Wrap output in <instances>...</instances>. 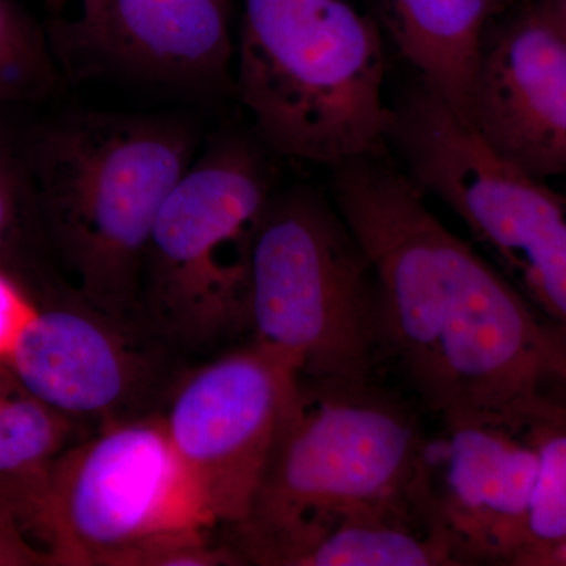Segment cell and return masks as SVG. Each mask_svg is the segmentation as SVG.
I'll use <instances>...</instances> for the list:
<instances>
[{
	"mask_svg": "<svg viewBox=\"0 0 566 566\" xmlns=\"http://www.w3.org/2000/svg\"><path fill=\"white\" fill-rule=\"evenodd\" d=\"M331 170V199L374 271L379 363L444 428L566 423V344L490 256L389 151Z\"/></svg>",
	"mask_w": 566,
	"mask_h": 566,
	"instance_id": "6da1fadb",
	"label": "cell"
},
{
	"mask_svg": "<svg viewBox=\"0 0 566 566\" xmlns=\"http://www.w3.org/2000/svg\"><path fill=\"white\" fill-rule=\"evenodd\" d=\"M428 453L415 415L374 382L301 381L251 509L232 527V546L244 564L296 566L344 523L431 528Z\"/></svg>",
	"mask_w": 566,
	"mask_h": 566,
	"instance_id": "7a4b0ae2",
	"label": "cell"
},
{
	"mask_svg": "<svg viewBox=\"0 0 566 566\" xmlns=\"http://www.w3.org/2000/svg\"><path fill=\"white\" fill-rule=\"evenodd\" d=\"M197 144L188 122L99 111L74 112L36 137L28 180L74 300L139 324L153 226Z\"/></svg>",
	"mask_w": 566,
	"mask_h": 566,
	"instance_id": "3957f363",
	"label": "cell"
},
{
	"mask_svg": "<svg viewBox=\"0 0 566 566\" xmlns=\"http://www.w3.org/2000/svg\"><path fill=\"white\" fill-rule=\"evenodd\" d=\"M233 62L268 150L329 169L389 151L385 32L353 0H243Z\"/></svg>",
	"mask_w": 566,
	"mask_h": 566,
	"instance_id": "277c9868",
	"label": "cell"
},
{
	"mask_svg": "<svg viewBox=\"0 0 566 566\" xmlns=\"http://www.w3.org/2000/svg\"><path fill=\"white\" fill-rule=\"evenodd\" d=\"M51 565H241L159 412L104 424L63 450L29 512Z\"/></svg>",
	"mask_w": 566,
	"mask_h": 566,
	"instance_id": "5b68a950",
	"label": "cell"
},
{
	"mask_svg": "<svg viewBox=\"0 0 566 566\" xmlns=\"http://www.w3.org/2000/svg\"><path fill=\"white\" fill-rule=\"evenodd\" d=\"M275 192L260 147L216 142L175 185L142 264L137 323L174 354L211 352L248 334L256 229Z\"/></svg>",
	"mask_w": 566,
	"mask_h": 566,
	"instance_id": "8992f818",
	"label": "cell"
},
{
	"mask_svg": "<svg viewBox=\"0 0 566 566\" xmlns=\"http://www.w3.org/2000/svg\"><path fill=\"white\" fill-rule=\"evenodd\" d=\"M248 334L301 381L374 382V271L331 196L293 186L271 197L253 240Z\"/></svg>",
	"mask_w": 566,
	"mask_h": 566,
	"instance_id": "52a82bcc",
	"label": "cell"
},
{
	"mask_svg": "<svg viewBox=\"0 0 566 566\" xmlns=\"http://www.w3.org/2000/svg\"><path fill=\"white\" fill-rule=\"evenodd\" d=\"M387 144L566 344L565 193L495 155L419 81L392 103Z\"/></svg>",
	"mask_w": 566,
	"mask_h": 566,
	"instance_id": "ba28073f",
	"label": "cell"
},
{
	"mask_svg": "<svg viewBox=\"0 0 566 566\" xmlns=\"http://www.w3.org/2000/svg\"><path fill=\"white\" fill-rule=\"evenodd\" d=\"M300 385L285 357L251 340L170 387L159 416L219 524L248 515Z\"/></svg>",
	"mask_w": 566,
	"mask_h": 566,
	"instance_id": "9c48e42d",
	"label": "cell"
},
{
	"mask_svg": "<svg viewBox=\"0 0 566 566\" xmlns=\"http://www.w3.org/2000/svg\"><path fill=\"white\" fill-rule=\"evenodd\" d=\"M174 356L139 324L115 322L73 300L36 312L7 367L59 415L104 427L151 415L147 408L169 385L166 364Z\"/></svg>",
	"mask_w": 566,
	"mask_h": 566,
	"instance_id": "30bf717a",
	"label": "cell"
},
{
	"mask_svg": "<svg viewBox=\"0 0 566 566\" xmlns=\"http://www.w3.org/2000/svg\"><path fill=\"white\" fill-rule=\"evenodd\" d=\"M469 125L523 172L566 177V33L535 0L491 22Z\"/></svg>",
	"mask_w": 566,
	"mask_h": 566,
	"instance_id": "8fae6325",
	"label": "cell"
},
{
	"mask_svg": "<svg viewBox=\"0 0 566 566\" xmlns=\"http://www.w3.org/2000/svg\"><path fill=\"white\" fill-rule=\"evenodd\" d=\"M59 43L85 74L214 87L234 59L232 10L230 0H81Z\"/></svg>",
	"mask_w": 566,
	"mask_h": 566,
	"instance_id": "7c38bea8",
	"label": "cell"
},
{
	"mask_svg": "<svg viewBox=\"0 0 566 566\" xmlns=\"http://www.w3.org/2000/svg\"><path fill=\"white\" fill-rule=\"evenodd\" d=\"M536 469L526 433L502 424L444 428L430 444L427 520L458 565H516L526 553Z\"/></svg>",
	"mask_w": 566,
	"mask_h": 566,
	"instance_id": "4fadbf2b",
	"label": "cell"
},
{
	"mask_svg": "<svg viewBox=\"0 0 566 566\" xmlns=\"http://www.w3.org/2000/svg\"><path fill=\"white\" fill-rule=\"evenodd\" d=\"M379 25L416 80L469 123L480 51L515 0H375Z\"/></svg>",
	"mask_w": 566,
	"mask_h": 566,
	"instance_id": "5bb4252c",
	"label": "cell"
},
{
	"mask_svg": "<svg viewBox=\"0 0 566 566\" xmlns=\"http://www.w3.org/2000/svg\"><path fill=\"white\" fill-rule=\"evenodd\" d=\"M71 422L24 389L0 394V485L13 486L21 515L29 516L51 465L65 450Z\"/></svg>",
	"mask_w": 566,
	"mask_h": 566,
	"instance_id": "9a60e30c",
	"label": "cell"
},
{
	"mask_svg": "<svg viewBox=\"0 0 566 566\" xmlns=\"http://www.w3.org/2000/svg\"><path fill=\"white\" fill-rule=\"evenodd\" d=\"M449 543L427 527L386 521H354L331 528L296 566H452Z\"/></svg>",
	"mask_w": 566,
	"mask_h": 566,
	"instance_id": "2e32d148",
	"label": "cell"
},
{
	"mask_svg": "<svg viewBox=\"0 0 566 566\" xmlns=\"http://www.w3.org/2000/svg\"><path fill=\"white\" fill-rule=\"evenodd\" d=\"M538 469L528 509L527 549L516 566L528 557L566 539V423H543L528 428Z\"/></svg>",
	"mask_w": 566,
	"mask_h": 566,
	"instance_id": "e0dca14e",
	"label": "cell"
},
{
	"mask_svg": "<svg viewBox=\"0 0 566 566\" xmlns=\"http://www.w3.org/2000/svg\"><path fill=\"white\" fill-rule=\"evenodd\" d=\"M55 71L46 41L11 0H0V103L50 91Z\"/></svg>",
	"mask_w": 566,
	"mask_h": 566,
	"instance_id": "ac0fdd59",
	"label": "cell"
},
{
	"mask_svg": "<svg viewBox=\"0 0 566 566\" xmlns=\"http://www.w3.org/2000/svg\"><path fill=\"white\" fill-rule=\"evenodd\" d=\"M40 308L0 266V365H9L22 331Z\"/></svg>",
	"mask_w": 566,
	"mask_h": 566,
	"instance_id": "d6986e66",
	"label": "cell"
},
{
	"mask_svg": "<svg viewBox=\"0 0 566 566\" xmlns=\"http://www.w3.org/2000/svg\"><path fill=\"white\" fill-rule=\"evenodd\" d=\"M22 178L17 164L0 145V253L13 238L20 219Z\"/></svg>",
	"mask_w": 566,
	"mask_h": 566,
	"instance_id": "ffe728a7",
	"label": "cell"
},
{
	"mask_svg": "<svg viewBox=\"0 0 566 566\" xmlns=\"http://www.w3.org/2000/svg\"><path fill=\"white\" fill-rule=\"evenodd\" d=\"M51 564L48 554L29 546L10 524L0 521V566Z\"/></svg>",
	"mask_w": 566,
	"mask_h": 566,
	"instance_id": "44dd1931",
	"label": "cell"
},
{
	"mask_svg": "<svg viewBox=\"0 0 566 566\" xmlns=\"http://www.w3.org/2000/svg\"><path fill=\"white\" fill-rule=\"evenodd\" d=\"M523 566H566V539L528 557Z\"/></svg>",
	"mask_w": 566,
	"mask_h": 566,
	"instance_id": "7402d4cb",
	"label": "cell"
},
{
	"mask_svg": "<svg viewBox=\"0 0 566 566\" xmlns=\"http://www.w3.org/2000/svg\"><path fill=\"white\" fill-rule=\"evenodd\" d=\"M535 2L566 33V0H535Z\"/></svg>",
	"mask_w": 566,
	"mask_h": 566,
	"instance_id": "603a6c76",
	"label": "cell"
},
{
	"mask_svg": "<svg viewBox=\"0 0 566 566\" xmlns=\"http://www.w3.org/2000/svg\"><path fill=\"white\" fill-rule=\"evenodd\" d=\"M70 0H50L51 6H54L55 9H61V7L66 6Z\"/></svg>",
	"mask_w": 566,
	"mask_h": 566,
	"instance_id": "cb8c5ba5",
	"label": "cell"
},
{
	"mask_svg": "<svg viewBox=\"0 0 566 566\" xmlns=\"http://www.w3.org/2000/svg\"><path fill=\"white\" fill-rule=\"evenodd\" d=\"M516 3L524 2V0H515Z\"/></svg>",
	"mask_w": 566,
	"mask_h": 566,
	"instance_id": "d4e9b609",
	"label": "cell"
}]
</instances>
